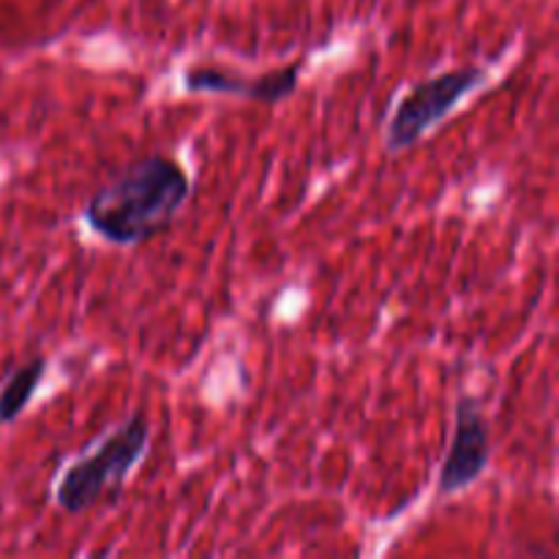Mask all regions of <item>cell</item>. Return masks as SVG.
<instances>
[{
	"label": "cell",
	"mask_w": 559,
	"mask_h": 559,
	"mask_svg": "<svg viewBox=\"0 0 559 559\" xmlns=\"http://www.w3.org/2000/svg\"><path fill=\"white\" fill-rule=\"evenodd\" d=\"M191 194L186 169L169 156H147L85 205V222L112 246H136L169 227Z\"/></svg>",
	"instance_id": "cell-1"
},
{
	"label": "cell",
	"mask_w": 559,
	"mask_h": 559,
	"mask_svg": "<svg viewBox=\"0 0 559 559\" xmlns=\"http://www.w3.org/2000/svg\"><path fill=\"white\" fill-rule=\"evenodd\" d=\"M151 442V424L142 413L131 415L126 424L98 442L96 451L69 464L60 478L55 500L66 513H85L109 491H120L131 469L142 462Z\"/></svg>",
	"instance_id": "cell-2"
},
{
	"label": "cell",
	"mask_w": 559,
	"mask_h": 559,
	"mask_svg": "<svg viewBox=\"0 0 559 559\" xmlns=\"http://www.w3.org/2000/svg\"><path fill=\"white\" fill-rule=\"evenodd\" d=\"M486 82V71L480 66H462V69L442 71L431 80L418 82L413 91L402 96L391 115L385 131V145L391 153L409 151L426 131L448 118L475 87Z\"/></svg>",
	"instance_id": "cell-3"
},
{
	"label": "cell",
	"mask_w": 559,
	"mask_h": 559,
	"mask_svg": "<svg viewBox=\"0 0 559 559\" xmlns=\"http://www.w3.org/2000/svg\"><path fill=\"white\" fill-rule=\"evenodd\" d=\"M491 464L489 420L480 413L478 399L462 396L453 415V440L437 478V495L453 497L469 489Z\"/></svg>",
	"instance_id": "cell-4"
},
{
	"label": "cell",
	"mask_w": 559,
	"mask_h": 559,
	"mask_svg": "<svg viewBox=\"0 0 559 559\" xmlns=\"http://www.w3.org/2000/svg\"><path fill=\"white\" fill-rule=\"evenodd\" d=\"M304 60L284 69L267 71L262 76H246L222 66H191L183 71V87L189 93H211V96H238L246 102L276 104L298 91V76Z\"/></svg>",
	"instance_id": "cell-5"
},
{
	"label": "cell",
	"mask_w": 559,
	"mask_h": 559,
	"mask_svg": "<svg viewBox=\"0 0 559 559\" xmlns=\"http://www.w3.org/2000/svg\"><path fill=\"white\" fill-rule=\"evenodd\" d=\"M44 374H47V358H41V355L11 371L3 391H0V424H14L25 413V407L41 385Z\"/></svg>",
	"instance_id": "cell-6"
}]
</instances>
